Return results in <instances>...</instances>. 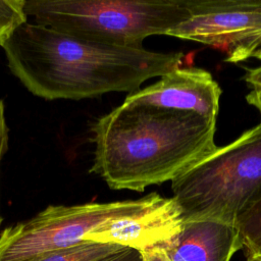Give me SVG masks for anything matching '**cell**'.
Wrapping results in <instances>:
<instances>
[{
    "label": "cell",
    "mask_w": 261,
    "mask_h": 261,
    "mask_svg": "<svg viewBox=\"0 0 261 261\" xmlns=\"http://www.w3.org/2000/svg\"><path fill=\"white\" fill-rule=\"evenodd\" d=\"M122 248L112 244L84 242L70 248L43 254L31 261H96Z\"/></svg>",
    "instance_id": "8fae6325"
},
{
    "label": "cell",
    "mask_w": 261,
    "mask_h": 261,
    "mask_svg": "<svg viewBox=\"0 0 261 261\" xmlns=\"http://www.w3.org/2000/svg\"><path fill=\"white\" fill-rule=\"evenodd\" d=\"M0 47L11 73L46 100L136 93L146 81L178 68L182 59L180 52L101 44L33 21L15 28Z\"/></svg>",
    "instance_id": "6da1fadb"
},
{
    "label": "cell",
    "mask_w": 261,
    "mask_h": 261,
    "mask_svg": "<svg viewBox=\"0 0 261 261\" xmlns=\"http://www.w3.org/2000/svg\"><path fill=\"white\" fill-rule=\"evenodd\" d=\"M151 197L152 193L137 200L50 205L0 232V261H31L43 254L80 245L98 226L143 208Z\"/></svg>",
    "instance_id": "5b68a950"
},
{
    "label": "cell",
    "mask_w": 261,
    "mask_h": 261,
    "mask_svg": "<svg viewBox=\"0 0 261 261\" xmlns=\"http://www.w3.org/2000/svg\"><path fill=\"white\" fill-rule=\"evenodd\" d=\"M251 57H255V58H257V59H260L261 60V47L260 48H258L253 54H252V56Z\"/></svg>",
    "instance_id": "ac0fdd59"
},
{
    "label": "cell",
    "mask_w": 261,
    "mask_h": 261,
    "mask_svg": "<svg viewBox=\"0 0 261 261\" xmlns=\"http://www.w3.org/2000/svg\"><path fill=\"white\" fill-rule=\"evenodd\" d=\"M221 89L211 73L198 67L175 68L158 82L127 94L123 102L198 113L216 119Z\"/></svg>",
    "instance_id": "ba28073f"
},
{
    "label": "cell",
    "mask_w": 261,
    "mask_h": 261,
    "mask_svg": "<svg viewBox=\"0 0 261 261\" xmlns=\"http://www.w3.org/2000/svg\"><path fill=\"white\" fill-rule=\"evenodd\" d=\"M236 227L247 261H261V198L238 218Z\"/></svg>",
    "instance_id": "30bf717a"
},
{
    "label": "cell",
    "mask_w": 261,
    "mask_h": 261,
    "mask_svg": "<svg viewBox=\"0 0 261 261\" xmlns=\"http://www.w3.org/2000/svg\"><path fill=\"white\" fill-rule=\"evenodd\" d=\"M182 211L176 201L153 192L143 208L109 219L88 233L84 241L112 244L144 252L162 249L181 230Z\"/></svg>",
    "instance_id": "52a82bcc"
},
{
    "label": "cell",
    "mask_w": 261,
    "mask_h": 261,
    "mask_svg": "<svg viewBox=\"0 0 261 261\" xmlns=\"http://www.w3.org/2000/svg\"><path fill=\"white\" fill-rule=\"evenodd\" d=\"M244 80L252 89L261 88V65L255 68H247Z\"/></svg>",
    "instance_id": "9a60e30c"
},
{
    "label": "cell",
    "mask_w": 261,
    "mask_h": 261,
    "mask_svg": "<svg viewBox=\"0 0 261 261\" xmlns=\"http://www.w3.org/2000/svg\"><path fill=\"white\" fill-rule=\"evenodd\" d=\"M246 100L249 104L254 106L261 114V88H255L250 91L246 96Z\"/></svg>",
    "instance_id": "e0dca14e"
},
{
    "label": "cell",
    "mask_w": 261,
    "mask_h": 261,
    "mask_svg": "<svg viewBox=\"0 0 261 261\" xmlns=\"http://www.w3.org/2000/svg\"><path fill=\"white\" fill-rule=\"evenodd\" d=\"M161 250L169 261H230L242 243L236 225L215 220L185 221Z\"/></svg>",
    "instance_id": "9c48e42d"
},
{
    "label": "cell",
    "mask_w": 261,
    "mask_h": 261,
    "mask_svg": "<svg viewBox=\"0 0 261 261\" xmlns=\"http://www.w3.org/2000/svg\"><path fill=\"white\" fill-rule=\"evenodd\" d=\"M185 221L236 225L261 198V121L171 181Z\"/></svg>",
    "instance_id": "277c9868"
},
{
    "label": "cell",
    "mask_w": 261,
    "mask_h": 261,
    "mask_svg": "<svg viewBox=\"0 0 261 261\" xmlns=\"http://www.w3.org/2000/svg\"><path fill=\"white\" fill-rule=\"evenodd\" d=\"M187 21L167 36L220 48L237 63L261 45V0H189Z\"/></svg>",
    "instance_id": "8992f818"
},
{
    "label": "cell",
    "mask_w": 261,
    "mask_h": 261,
    "mask_svg": "<svg viewBox=\"0 0 261 261\" xmlns=\"http://www.w3.org/2000/svg\"><path fill=\"white\" fill-rule=\"evenodd\" d=\"M27 17L89 41L144 48L146 38L167 35L190 17L180 0H24Z\"/></svg>",
    "instance_id": "3957f363"
},
{
    "label": "cell",
    "mask_w": 261,
    "mask_h": 261,
    "mask_svg": "<svg viewBox=\"0 0 261 261\" xmlns=\"http://www.w3.org/2000/svg\"><path fill=\"white\" fill-rule=\"evenodd\" d=\"M260 47H261V45H260V46H259V47H258V48H260ZM258 48H257V49H258ZM257 49H256V50H257ZM256 50H255V51H256Z\"/></svg>",
    "instance_id": "d6986e66"
},
{
    "label": "cell",
    "mask_w": 261,
    "mask_h": 261,
    "mask_svg": "<svg viewBox=\"0 0 261 261\" xmlns=\"http://www.w3.org/2000/svg\"><path fill=\"white\" fill-rule=\"evenodd\" d=\"M96 261H143V257L141 252L137 250L122 248L119 251L100 258Z\"/></svg>",
    "instance_id": "4fadbf2b"
},
{
    "label": "cell",
    "mask_w": 261,
    "mask_h": 261,
    "mask_svg": "<svg viewBox=\"0 0 261 261\" xmlns=\"http://www.w3.org/2000/svg\"><path fill=\"white\" fill-rule=\"evenodd\" d=\"M143 261H169L166 254L161 249H152L141 252Z\"/></svg>",
    "instance_id": "2e32d148"
},
{
    "label": "cell",
    "mask_w": 261,
    "mask_h": 261,
    "mask_svg": "<svg viewBox=\"0 0 261 261\" xmlns=\"http://www.w3.org/2000/svg\"><path fill=\"white\" fill-rule=\"evenodd\" d=\"M24 0H0V46L19 24L28 21Z\"/></svg>",
    "instance_id": "7c38bea8"
},
{
    "label": "cell",
    "mask_w": 261,
    "mask_h": 261,
    "mask_svg": "<svg viewBox=\"0 0 261 261\" xmlns=\"http://www.w3.org/2000/svg\"><path fill=\"white\" fill-rule=\"evenodd\" d=\"M216 119L122 102L93 125L91 171L111 190L143 192L172 181L213 153Z\"/></svg>",
    "instance_id": "7a4b0ae2"
},
{
    "label": "cell",
    "mask_w": 261,
    "mask_h": 261,
    "mask_svg": "<svg viewBox=\"0 0 261 261\" xmlns=\"http://www.w3.org/2000/svg\"><path fill=\"white\" fill-rule=\"evenodd\" d=\"M8 130L9 129H8L6 118H5L4 103L0 99V165H1V160L8 148ZM1 222H2V218L0 216V225H1Z\"/></svg>",
    "instance_id": "5bb4252c"
}]
</instances>
